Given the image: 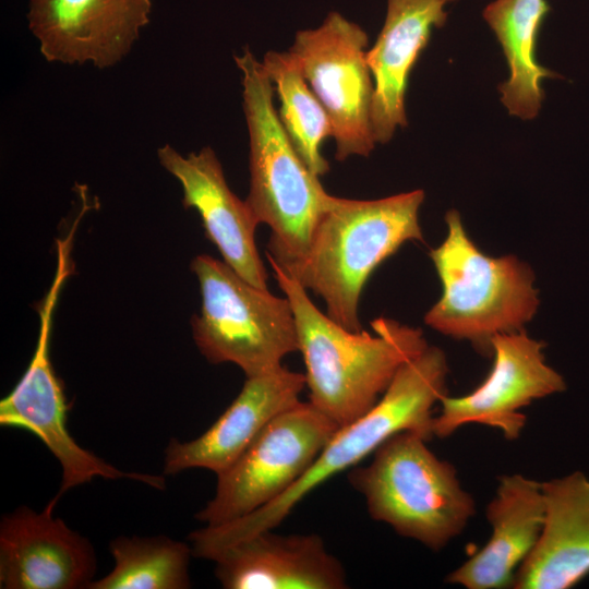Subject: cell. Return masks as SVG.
<instances>
[{
	"label": "cell",
	"mask_w": 589,
	"mask_h": 589,
	"mask_svg": "<svg viewBox=\"0 0 589 589\" xmlns=\"http://www.w3.org/2000/svg\"><path fill=\"white\" fill-rule=\"evenodd\" d=\"M267 260L293 310L309 401L339 428L361 418L398 370L429 346L423 332L383 316L371 321L374 334L348 330L320 311L292 275Z\"/></svg>",
	"instance_id": "cell-1"
},
{
	"label": "cell",
	"mask_w": 589,
	"mask_h": 589,
	"mask_svg": "<svg viewBox=\"0 0 589 589\" xmlns=\"http://www.w3.org/2000/svg\"><path fill=\"white\" fill-rule=\"evenodd\" d=\"M447 374L444 351L428 346L398 370L370 411L336 431L310 470L281 496L244 517L192 531L193 555L212 561L228 546L275 529L316 486L353 468L396 433L414 431L430 440L433 407L446 395Z\"/></svg>",
	"instance_id": "cell-2"
},
{
	"label": "cell",
	"mask_w": 589,
	"mask_h": 589,
	"mask_svg": "<svg viewBox=\"0 0 589 589\" xmlns=\"http://www.w3.org/2000/svg\"><path fill=\"white\" fill-rule=\"evenodd\" d=\"M241 72L250 141V190L245 199L257 223L271 228L266 255L291 273L332 195L303 163L274 106V87L249 48L235 56Z\"/></svg>",
	"instance_id": "cell-3"
},
{
	"label": "cell",
	"mask_w": 589,
	"mask_h": 589,
	"mask_svg": "<svg viewBox=\"0 0 589 589\" xmlns=\"http://www.w3.org/2000/svg\"><path fill=\"white\" fill-rule=\"evenodd\" d=\"M424 196L423 190L376 200L332 195L305 256L289 274L322 298L332 320L362 330L358 308L372 273L404 243L423 240L419 212Z\"/></svg>",
	"instance_id": "cell-4"
},
{
	"label": "cell",
	"mask_w": 589,
	"mask_h": 589,
	"mask_svg": "<svg viewBox=\"0 0 589 589\" xmlns=\"http://www.w3.org/2000/svg\"><path fill=\"white\" fill-rule=\"evenodd\" d=\"M419 432L402 431L373 453L369 465L347 474L370 516L398 534L438 551L460 534L474 515L455 467L440 459Z\"/></svg>",
	"instance_id": "cell-5"
},
{
	"label": "cell",
	"mask_w": 589,
	"mask_h": 589,
	"mask_svg": "<svg viewBox=\"0 0 589 589\" xmlns=\"http://www.w3.org/2000/svg\"><path fill=\"white\" fill-rule=\"evenodd\" d=\"M447 236L430 257L442 284L426 312L428 326L491 351V339L520 330L539 306L531 268L514 255H485L469 238L460 214L445 215Z\"/></svg>",
	"instance_id": "cell-6"
},
{
	"label": "cell",
	"mask_w": 589,
	"mask_h": 589,
	"mask_svg": "<svg viewBox=\"0 0 589 589\" xmlns=\"http://www.w3.org/2000/svg\"><path fill=\"white\" fill-rule=\"evenodd\" d=\"M202 306L192 320L194 341L214 364L231 362L247 377L281 366L299 351L296 318L289 299L241 277L224 261L207 254L191 263Z\"/></svg>",
	"instance_id": "cell-7"
},
{
	"label": "cell",
	"mask_w": 589,
	"mask_h": 589,
	"mask_svg": "<svg viewBox=\"0 0 589 589\" xmlns=\"http://www.w3.org/2000/svg\"><path fill=\"white\" fill-rule=\"evenodd\" d=\"M339 429L310 401L269 421L242 455L217 474L212 500L195 515L206 526L244 517L292 488Z\"/></svg>",
	"instance_id": "cell-8"
},
{
	"label": "cell",
	"mask_w": 589,
	"mask_h": 589,
	"mask_svg": "<svg viewBox=\"0 0 589 589\" xmlns=\"http://www.w3.org/2000/svg\"><path fill=\"white\" fill-rule=\"evenodd\" d=\"M368 45L360 25L329 12L318 27L297 32L289 49L330 120L338 161L366 157L376 144Z\"/></svg>",
	"instance_id": "cell-9"
},
{
	"label": "cell",
	"mask_w": 589,
	"mask_h": 589,
	"mask_svg": "<svg viewBox=\"0 0 589 589\" xmlns=\"http://www.w3.org/2000/svg\"><path fill=\"white\" fill-rule=\"evenodd\" d=\"M62 283L61 278H56L46 297L40 310L41 323L36 350L20 382L0 401V424L32 432L58 459L62 479L57 495L52 497L57 502L69 490L91 482L96 477L128 479L164 490V477L118 469L81 447L68 430L70 405L49 357L51 315Z\"/></svg>",
	"instance_id": "cell-10"
},
{
	"label": "cell",
	"mask_w": 589,
	"mask_h": 589,
	"mask_svg": "<svg viewBox=\"0 0 589 589\" xmlns=\"http://www.w3.org/2000/svg\"><path fill=\"white\" fill-rule=\"evenodd\" d=\"M493 365L474 390L460 397L444 395L433 418V436L445 438L459 428L478 423L498 430L506 440L520 436L527 417L520 412L533 400L565 390L563 376L546 364L543 344L522 329L491 339Z\"/></svg>",
	"instance_id": "cell-11"
},
{
	"label": "cell",
	"mask_w": 589,
	"mask_h": 589,
	"mask_svg": "<svg viewBox=\"0 0 589 589\" xmlns=\"http://www.w3.org/2000/svg\"><path fill=\"white\" fill-rule=\"evenodd\" d=\"M152 0H29V31L49 62L117 64L149 23Z\"/></svg>",
	"instance_id": "cell-12"
},
{
	"label": "cell",
	"mask_w": 589,
	"mask_h": 589,
	"mask_svg": "<svg viewBox=\"0 0 589 589\" xmlns=\"http://www.w3.org/2000/svg\"><path fill=\"white\" fill-rule=\"evenodd\" d=\"M53 498L37 513L22 505L0 521V588L85 589L96 572L88 539L55 517Z\"/></svg>",
	"instance_id": "cell-13"
},
{
	"label": "cell",
	"mask_w": 589,
	"mask_h": 589,
	"mask_svg": "<svg viewBox=\"0 0 589 589\" xmlns=\"http://www.w3.org/2000/svg\"><path fill=\"white\" fill-rule=\"evenodd\" d=\"M160 165L182 185V203L201 216L205 235L223 260L252 285L268 289V275L255 244L260 225L245 200L228 187L223 167L209 147L183 156L170 145L158 148Z\"/></svg>",
	"instance_id": "cell-14"
},
{
	"label": "cell",
	"mask_w": 589,
	"mask_h": 589,
	"mask_svg": "<svg viewBox=\"0 0 589 589\" xmlns=\"http://www.w3.org/2000/svg\"><path fill=\"white\" fill-rule=\"evenodd\" d=\"M305 386L303 373L284 365L247 377L239 395L202 435L189 442L170 440L165 449L164 473L191 468L224 472L269 421L300 401Z\"/></svg>",
	"instance_id": "cell-15"
},
{
	"label": "cell",
	"mask_w": 589,
	"mask_h": 589,
	"mask_svg": "<svg viewBox=\"0 0 589 589\" xmlns=\"http://www.w3.org/2000/svg\"><path fill=\"white\" fill-rule=\"evenodd\" d=\"M261 531L219 552L215 576L226 589H344L342 564L314 533Z\"/></svg>",
	"instance_id": "cell-16"
},
{
	"label": "cell",
	"mask_w": 589,
	"mask_h": 589,
	"mask_svg": "<svg viewBox=\"0 0 589 589\" xmlns=\"http://www.w3.org/2000/svg\"><path fill=\"white\" fill-rule=\"evenodd\" d=\"M455 0H387L383 27L366 60L374 83L371 120L376 144H386L408 124L405 99L409 76L432 31L446 23Z\"/></svg>",
	"instance_id": "cell-17"
},
{
	"label": "cell",
	"mask_w": 589,
	"mask_h": 589,
	"mask_svg": "<svg viewBox=\"0 0 589 589\" xmlns=\"http://www.w3.org/2000/svg\"><path fill=\"white\" fill-rule=\"evenodd\" d=\"M485 515L491 537L448 574L447 582L467 589L512 587L516 572L536 548L542 531V482L519 473L501 477Z\"/></svg>",
	"instance_id": "cell-18"
},
{
	"label": "cell",
	"mask_w": 589,
	"mask_h": 589,
	"mask_svg": "<svg viewBox=\"0 0 589 589\" xmlns=\"http://www.w3.org/2000/svg\"><path fill=\"white\" fill-rule=\"evenodd\" d=\"M542 531L515 589H567L589 575V478L574 471L542 482Z\"/></svg>",
	"instance_id": "cell-19"
},
{
	"label": "cell",
	"mask_w": 589,
	"mask_h": 589,
	"mask_svg": "<svg viewBox=\"0 0 589 589\" xmlns=\"http://www.w3.org/2000/svg\"><path fill=\"white\" fill-rule=\"evenodd\" d=\"M550 5L546 0H495L483 17L500 41L509 68V77L498 86L509 115L534 119L542 106V80L557 74L536 60V41Z\"/></svg>",
	"instance_id": "cell-20"
},
{
	"label": "cell",
	"mask_w": 589,
	"mask_h": 589,
	"mask_svg": "<svg viewBox=\"0 0 589 589\" xmlns=\"http://www.w3.org/2000/svg\"><path fill=\"white\" fill-rule=\"evenodd\" d=\"M261 62L280 101L279 120L293 147L315 176H324L329 164L322 154V145L333 136L324 107L289 50L267 51Z\"/></svg>",
	"instance_id": "cell-21"
},
{
	"label": "cell",
	"mask_w": 589,
	"mask_h": 589,
	"mask_svg": "<svg viewBox=\"0 0 589 589\" xmlns=\"http://www.w3.org/2000/svg\"><path fill=\"white\" fill-rule=\"evenodd\" d=\"M112 570L88 589H187L192 548L166 536H120L109 544Z\"/></svg>",
	"instance_id": "cell-22"
}]
</instances>
